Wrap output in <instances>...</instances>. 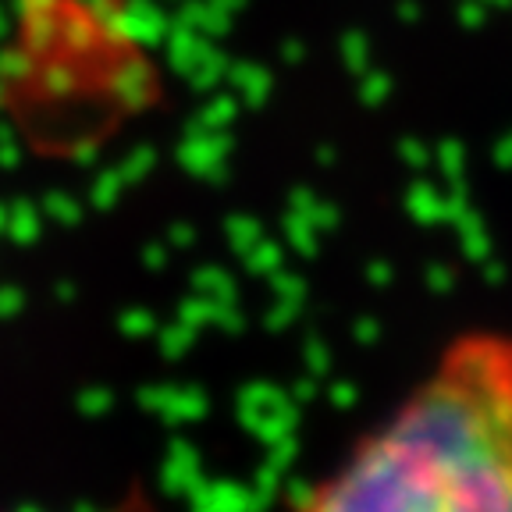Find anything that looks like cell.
<instances>
[{
	"instance_id": "cell-1",
	"label": "cell",
	"mask_w": 512,
	"mask_h": 512,
	"mask_svg": "<svg viewBox=\"0 0 512 512\" xmlns=\"http://www.w3.org/2000/svg\"><path fill=\"white\" fill-rule=\"evenodd\" d=\"M292 512H512V331L452 338Z\"/></svg>"
}]
</instances>
